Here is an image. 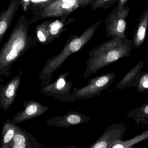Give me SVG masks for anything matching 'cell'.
<instances>
[{
    "mask_svg": "<svg viewBox=\"0 0 148 148\" xmlns=\"http://www.w3.org/2000/svg\"><path fill=\"white\" fill-rule=\"evenodd\" d=\"M116 75L114 73L99 75L90 79L85 86L75 87L70 96V101L88 99L99 96L110 86Z\"/></svg>",
    "mask_w": 148,
    "mask_h": 148,
    "instance_id": "obj_6",
    "label": "cell"
},
{
    "mask_svg": "<svg viewBox=\"0 0 148 148\" xmlns=\"http://www.w3.org/2000/svg\"><path fill=\"white\" fill-rule=\"evenodd\" d=\"M144 64L143 61H139L119 82L116 87L119 90H123L127 87H136L141 76V71Z\"/></svg>",
    "mask_w": 148,
    "mask_h": 148,
    "instance_id": "obj_16",
    "label": "cell"
},
{
    "mask_svg": "<svg viewBox=\"0 0 148 148\" xmlns=\"http://www.w3.org/2000/svg\"><path fill=\"white\" fill-rule=\"evenodd\" d=\"M69 72L60 73L55 81L41 87L40 92L55 99L66 102L70 101L73 82L67 80Z\"/></svg>",
    "mask_w": 148,
    "mask_h": 148,
    "instance_id": "obj_8",
    "label": "cell"
},
{
    "mask_svg": "<svg viewBox=\"0 0 148 148\" xmlns=\"http://www.w3.org/2000/svg\"><path fill=\"white\" fill-rule=\"evenodd\" d=\"M22 0H12L7 9L0 14V42H1L18 11Z\"/></svg>",
    "mask_w": 148,
    "mask_h": 148,
    "instance_id": "obj_14",
    "label": "cell"
},
{
    "mask_svg": "<svg viewBox=\"0 0 148 148\" xmlns=\"http://www.w3.org/2000/svg\"><path fill=\"white\" fill-rule=\"evenodd\" d=\"M94 0H69L62 4L49 3L43 7L32 10L33 16L30 19L29 25L37 21L47 18H62L69 16L78 8H84L92 5Z\"/></svg>",
    "mask_w": 148,
    "mask_h": 148,
    "instance_id": "obj_4",
    "label": "cell"
},
{
    "mask_svg": "<svg viewBox=\"0 0 148 148\" xmlns=\"http://www.w3.org/2000/svg\"><path fill=\"white\" fill-rule=\"evenodd\" d=\"M117 0H94L92 5L91 8L92 11L97 10L100 8H108L110 6L114 5Z\"/></svg>",
    "mask_w": 148,
    "mask_h": 148,
    "instance_id": "obj_21",
    "label": "cell"
},
{
    "mask_svg": "<svg viewBox=\"0 0 148 148\" xmlns=\"http://www.w3.org/2000/svg\"><path fill=\"white\" fill-rule=\"evenodd\" d=\"M53 1V0H30L29 1L22 4L23 6H24L32 1V4H30L27 7L30 8L31 9L33 10L34 8L43 7L46 5L51 3Z\"/></svg>",
    "mask_w": 148,
    "mask_h": 148,
    "instance_id": "obj_22",
    "label": "cell"
},
{
    "mask_svg": "<svg viewBox=\"0 0 148 148\" xmlns=\"http://www.w3.org/2000/svg\"><path fill=\"white\" fill-rule=\"evenodd\" d=\"M126 129L127 127L123 123H115L108 126L101 136L89 146V148H111L114 144L123 140Z\"/></svg>",
    "mask_w": 148,
    "mask_h": 148,
    "instance_id": "obj_9",
    "label": "cell"
},
{
    "mask_svg": "<svg viewBox=\"0 0 148 148\" xmlns=\"http://www.w3.org/2000/svg\"><path fill=\"white\" fill-rule=\"evenodd\" d=\"M16 125V124L14 123L9 119L3 123L1 148H9L15 135Z\"/></svg>",
    "mask_w": 148,
    "mask_h": 148,
    "instance_id": "obj_17",
    "label": "cell"
},
{
    "mask_svg": "<svg viewBox=\"0 0 148 148\" xmlns=\"http://www.w3.org/2000/svg\"><path fill=\"white\" fill-rule=\"evenodd\" d=\"M23 107L24 110L16 113L12 119V122L14 123H20L38 117L49 109L48 106L43 105L34 99L26 100L24 103Z\"/></svg>",
    "mask_w": 148,
    "mask_h": 148,
    "instance_id": "obj_11",
    "label": "cell"
},
{
    "mask_svg": "<svg viewBox=\"0 0 148 148\" xmlns=\"http://www.w3.org/2000/svg\"><path fill=\"white\" fill-rule=\"evenodd\" d=\"M68 17L60 18L59 19L45 21L37 26L35 33L36 42L43 45L52 43L67 29L68 25L75 21L74 18Z\"/></svg>",
    "mask_w": 148,
    "mask_h": 148,
    "instance_id": "obj_5",
    "label": "cell"
},
{
    "mask_svg": "<svg viewBox=\"0 0 148 148\" xmlns=\"http://www.w3.org/2000/svg\"><path fill=\"white\" fill-rule=\"evenodd\" d=\"M148 27V7L144 11L138 21L132 39V47L138 49L144 42Z\"/></svg>",
    "mask_w": 148,
    "mask_h": 148,
    "instance_id": "obj_15",
    "label": "cell"
},
{
    "mask_svg": "<svg viewBox=\"0 0 148 148\" xmlns=\"http://www.w3.org/2000/svg\"><path fill=\"white\" fill-rule=\"evenodd\" d=\"M102 22V21H99L90 26L79 36L76 35L71 36L61 51L47 60L39 76L38 79L41 80V87L52 82V77L53 73L68 57L80 51L90 40Z\"/></svg>",
    "mask_w": 148,
    "mask_h": 148,
    "instance_id": "obj_3",
    "label": "cell"
},
{
    "mask_svg": "<svg viewBox=\"0 0 148 148\" xmlns=\"http://www.w3.org/2000/svg\"><path fill=\"white\" fill-rule=\"evenodd\" d=\"M90 117L84 113L77 111H70L63 116H56L48 119L46 124L61 128H67L84 124L90 120Z\"/></svg>",
    "mask_w": 148,
    "mask_h": 148,
    "instance_id": "obj_12",
    "label": "cell"
},
{
    "mask_svg": "<svg viewBox=\"0 0 148 148\" xmlns=\"http://www.w3.org/2000/svg\"><path fill=\"white\" fill-rule=\"evenodd\" d=\"M112 38L90 51L86 61L84 78L122 58L130 56L132 50V40L119 37Z\"/></svg>",
    "mask_w": 148,
    "mask_h": 148,
    "instance_id": "obj_2",
    "label": "cell"
},
{
    "mask_svg": "<svg viewBox=\"0 0 148 148\" xmlns=\"http://www.w3.org/2000/svg\"><path fill=\"white\" fill-rule=\"evenodd\" d=\"M23 73V71L20 70L19 73L14 76L5 85L1 86L0 107L4 111L8 110L14 102Z\"/></svg>",
    "mask_w": 148,
    "mask_h": 148,
    "instance_id": "obj_10",
    "label": "cell"
},
{
    "mask_svg": "<svg viewBox=\"0 0 148 148\" xmlns=\"http://www.w3.org/2000/svg\"><path fill=\"white\" fill-rule=\"evenodd\" d=\"M148 138V130L145 131L139 135H137L130 140L123 141L122 140L116 143L111 148H130L139 142H142Z\"/></svg>",
    "mask_w": 148,
    "mask_h": 148,
    "instance_id": "obj_19",
    "label": "cell"
},
{
    "mask_svg": "<svg viewBox=\"0 0 148 148\" xmlns=\"http://www.w3.org/2000/svg\"><path fill=\"white\" fill-rule=\"evenodd\" d=\"M29 21L22 15L0 51V75L8 77L12 66L35 42L29 33Z\"/></svg>",
    "mask_w": 148,
    "mask_h": 148,
    "instance_id": "obj_1",
    "label": "cell"
},
{
    "mask_svg": "<svg viewBox=\"0 0 148 148\" xmlns=\"http://www.w3.org/2000/svg\"><path fill=\"white\" fill-rule=\"evenodd\" d=\"M39 142L25 130L16 125V132L9 148H44Z\"/></svg>",
    "mask_w": 148,
    "mask_h": 148,
    "instance_id": "obj_13",
    "label": "cell"
},
{
    "mask_svg": "<svg viewBox=\"0 0 148 148\" xmlns=\"http://www.w3.org/2000/svg\"><path fill=\"white\" fill-rule=\"evenodd\" d=\"M130 9L125 6L119 8L116 6L109 14L104 21L106 26V36L107 38L120 37L127 38L125 35L127 28L126 19Z\"/></svg>",
    "mask_w": 148,
    "mask_h": 148,
    "instance_id": "obj_7",
    "label": "cell"
},
{
    "mask_svg": "<svg viewBox=\"0 0 148 148\" xmlns=\"http://www.w3.org/2000/svg\"><path fill=\"white\" fill-rule=\"evenodd\" d=\"M126 117L131 118L137 124H148V101L138 108L128 112Z\"/></svg>",
    "mask_w": 148,
    "mask_h": 148,
    "instance_id": "obj_18",
    "label": "cell"
},
{
    "mask_svg": "<svg viewBox=\"0 0 148 148\" xmlns=\"http://www.w3.org/2000/svg\"><path fill=\"white\" fill-rule=\"evenodd\" d=\"M136 88L137 91L139 93H143L148 91V72L141 73Z\"/></svg>",
    "mask_w": 148,
    "mask_h": 148,
    "instance_id": "obj_20",
    "label": "cell"
},
{
    "mask_svg": "<svg viewBox=\"0 0 148 148\" xmlns=\"http://www.w3.org/2000/svg\"><path fill=\"white\" fill-rule=\"evenodd\" d=\"M129 0H119L118 4L117 6L119 8H123L124 7L125 4L128 2Z\"/></svg>",
    "mask_w": 148,
    "mask_h": 148,
    "instance_id": "obj_23",
    "label": "cell"
}]
</instances>
